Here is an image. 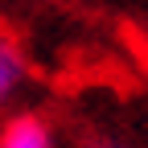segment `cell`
<instances>
[{
  "instance_id": "6da1fadb",
  "label": "cell",
  "mask_w": 148,
  "mask_h": 148,
  "mask_svg": "<svg viewBox=\"0 0 148 148\" xmlns=\"http://www.w3.org/2000/svg\"><path fill=\"white\" fill-rule=\"evenodd\" d=\"M0 148H58L53 127L37 111H16L0 123Z\"/></svg>"
},
{
  "instance_id": "7a4b0ae2",
  "label": "cell",
  "mask_w": 148,
  "mask_h": 148,
  "mask_svg": "<svg viewBox=\"0 0 148 148\" xmlns=\"http://www.w3.org/2000/svg\"><path fill=\"white\" fill-rule=\"evenodd\" d=\"M25 74H29V62H25L21 45H16L8 33H0V107H4L16 90H21Z\"/></svg>"
},
{
  "instance_id": "3957f363",
  "label": "cell",
  "mask_w": 148,
  "mask_h": 148,
  "mask_svg": "<svg viewBox=\"0 0 148 148\" xmlns=\"http://www.w3.org/2000/svg\"><path fill=\"white\" fill-rule=\"evenodd\" d=\"M78 148H132V144H123V140L107 136V132H86V136L78 140Z\"/></svg>"
}]
</instances>
